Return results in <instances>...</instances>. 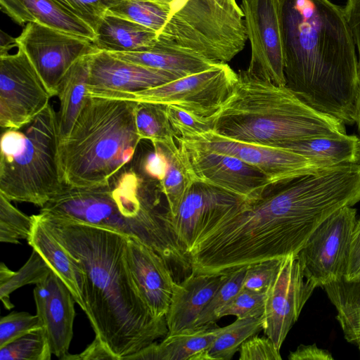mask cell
Segmentation results:
<instances>
[{
	"label": "cell",
	"instance_id": "6da1fadb",
	"mask_svg": "<svg viewBox=\"0 0 360 360\" xmlns=\"http://www.w3.org/2000/svg\"><path fill=\"white\" fill-rule=\"evenodd\" d=\"M38 214L82 268L84 312L96 336L117 360L126 359L168 333L165 316L151 315L134 282L127 256L129 237Z\"/></svg>",
	"mask_w": 360,
	"mask_h": 360
},
{
	"label": "cell",
	"instance_id": "7a4b0ae2",
	"mask_svg": "<svg viewBox=\"0 0 360 360\" xmlns=\"http://www.w3.org/2000/svg\"><path fill=\"white\" fill-rule=\"evenodd\" d=\"M286 86L314 109L356 124L360 75L343 8L329 0H280Z\"/></svg>",
	"mask_w": 360,
	"mask_h": 360
},
{
	"label": "cell",
	"instance_id": "3957f363",
	"mask_svg": "<svg viewBox=\"0 0 360 360\" xmlns=\"http://www.w3.org/2000/svg\"><path fill=\"white\" fill-rule=\"evenodd\" d=\"M233 89L212 117L214 132L237 141L283 147L303 139L347 134L341 120L319 112L290 89L240 70Z\"/></svg>",
	"mask_w": 360,
	"mask_h": 360
},
{
	"label": "cell",
	"instance_id": "277c9868",
	"mask_svg": "<svg viewBox=\"0 0 360 360\" xmlns=\"http://www.w3.org/2000/svg\"><path fill=\"white\" fill-rule=\"evenodd\" d=\"M136 103L86 96L69 135L58 144L64 185L90 187L108 183L132 160L141 141L135 124Z\"/></svg>",
	"mask_w": 360,
	"mask_h": 360
},
{
	"label": "cell",
	"instance_id": "5b68a950",
	"mask_svg": "<svg viewBox=\"0 0 360 360\" xmlns=\"http://www.w3.org/2000/svg\"><path fill=\"white\" fill-rule=\"evenodd\" d=\"M57 112L49 103L20 129H7L1 136L0 193L11 201L40 207L64 188L58 149Z\"/></svg>",
	"mask_w": 360,
	"mask_h": 360
},
{
	"label": "cell",
	"instance_id": "8992f818",
	"mask_svg": "<svg viewBox=\"0 0 360 360\" xmlns=\"http://www.w3.org/2000/svg\"><path fill=\"white\" fill-rule=\"evenodd\" d=\"M250 202L238 195L203 183L194 181L173 214L160 215L168 263L176 258L187 264L186 255L200 234L233 210Z\"/></svg>",
	"mask_w": 360,
	"mask_h": 360
},
{
	"label": "cell",
	"instance_id": "52a82bcc",
	"mask_svg": "<svg viewBox=\"0 0 360 360\" xmlns=\"http://www.w3.org/2000/svg\"><path fill=\"white\" fill-rule=\"evenodd\" d=\"M237 73L218 63L200 72L132 93L105 92L98 97L171 105L201 117H213L230 96Z\"/></svg>",
	"mask_w": 360,
	"mask_h": 360
},
{
	"label": "cell",
	"instance_id": "ba28073f",
	"mask_svg": "<svg viewBox=\"0 0 360 360\" xmlns=\"http://www.w3.org/2000/svg\"><path fill=\"white\" fill-rule=\"evenodd\" d=\"M356 210L343 207L325 219L296 255L304 277L316 287L345 277Z\"/></svg>",
	"mask_w": 360,
	"mask_h": 360
},
{
	"label": "cell",
	"instance_id": "9c48e42d",
	"mask_svg": "<svg viewBox=\"0 0 360 360\" xmlns=\"http://www.w3.org/2000/svg\"><path fill=\"white\" fill-rule=\"evenodd\" d=\"M0 54V126L20 129L49 103L52 96L23 49Z\"/></svg>",
	"mask_w": 360,
	"mask_h": 360
},
{
	"label": "cell",
	"instance_id": "30bf717a",
	"mask_svg": "<svg viewBox=\"0 0 360 360\" xmlns=\"http://www.w3.org/2000/svg\"><path fill=\"white\" fill-rule=\"evenodd\" d=\"M176 141L195 181L224 189L250 202L260 198L271 184L263 173L236 157L195 139Z\"/></svg>",
	"mask_w": 360,
	"mask_h": 360
},
{
	"label": "cell",
	"instance_id": "8fae6325",
	"mask_svg": "<svg viewBox=\"0 0 360 360\" xmlns=\"http://www.w3.org/2000/svg\"><path fill=\"white\" fill-rule=\"evenodd\" d=\"M15 41L52 96H56L60 81L75 62L99 51L90 39L38 22L27 23Z\"/></svg>",
	"mask_w": 360,
	"mask_h": 360
},
{
	"label": "cell",
	"instance_id": "7c38bea8",
	"mask_svg": "<svg viewBox=\"0 0 360 360\" xmlns=\"http://www.w3.org/2000/svg\"><path fill=\"white\" fill-rule=\"evenodd\" d=\"M251 58L246 72L280 86H286L280 21V0H243Z\"/></svg>",
	"mask_w": 360,
	"mask_h": 360
},
{
	"label": "cell",
	"instance_id": "4fadbf2b",
	"mask_svg": "<svg viewBox=\"0 0 360 360\" xmlns=\"http://www.w3.org/2000/svg\"><path fill=\"white\" fill-rule=\"evenodd\" d=\"M316 288L304 277L296 255L282 258L266 290L263 315L264 333L279 350Z\"/></svg>",
	"mask_w": 360,
	"mask_h": 360
},
{
	"label": "cell",
	"instance_id": "5bb4252c",
	"mask_svg": "<svg viewBox=\"0 0 360 360\" xmlns=\"http://www.w3.org/2000/svg\"><path fill=\"white\" fill-rule=\"evenodd\" d=\"M236 157L263 173L273 184L316 173L326 167L289 149L237 141L211 130L190 139Z\"/></svg>",
	"mask_w": 360,
	"mask_h": 360
},
{
	"label": "cell",
	"instance_id": "9a60e30c",
	"mask_svg": "<svg viewBox=\"0 0 360 360\" xmlns=\"http://www.w3.org/2000/svg\"><path fill=\"white\" fill-rule=\"evenodd\" d=\"M178 78L171 72L129 62L99 50L91 56L86 96L136 92Z\"/></svg>",
	"mask_w": 360,
	"mask_h": 360
},
{
	"label": "cell",
	"instance_id": "2e32d148",
	"mask_svg": "<svg viewBox=\"0 0 360 360\" xmlns=\"http://www.w3.org/2000/svg\"><path fill=\"white\" fill-rule=\"evenodd\" d=\"M37 314L53 354L63 359L68 354L73 336L75 298L64 282L52 270L33 290Z\"/></svg>",
	"mask_w": 360,
	"mask_h": 360
},
{
	"label": "cell",
	"instance_id": "e0dca14e",
	"mask_svg": "<svg viewBox=\"0 0 360 360\" xmlns=\"http://www.w3.org/2000/svg\"><path fill=\"white\" fill-rule=\"evenodd\" d=\"M127 256L138 292L151 315L166 316L174 281L168 263L152 248L129 238Z\"/></svg>",
	"mask_w": 360,
	"mask_h": 360
},
{
	"label": "cell",
	"instance_id": "ac0fdd59",
	"mask_svg": "<svg viewBox=\"0 0 360 360\" xmlns=\"http://www.w3.org/2000/svg\"><path fill=\"white\" fill-rule=\"evenodd\" d=\"M227 275L197 274L193 272L180 283L174 281L166 322L168 333L193 328L200 312Z\"/></svg>",
	"mask_w": 360,
	"mask_h": 360
},
{
	"label": "cell",
	"instance_id": "d6986e66",
	"mask_svg": "<svg viewBox=\"0 0 360 360\" xmlns=\"http://www.w3.org/2000/svg\"><path fill=\"white\" fill-rule=\"evenodd\" d=\"M1 10L16 23L38 22L94 41V31L56 0H0Z\"/></svg>",
	"mask_w": 360,
	"mask_h": 360
},
{
	"label": "cell",
	"instance_id": "ffe728a7",
	"mask_svg": "<svg viewBox=\"0 0 360 360\" xmlns=\"http://www.w3.org/2000/svg\"><path fill=\"white\" fill-rule=\"evenodd\" d=\"M33 226L28 244L48 263L72 292L75 302L85 311L82 290L84 273L78 262L59 243L41 220L32 215Z\"/></svg>",
	"mask_w": 360,
	"mask_h": 360
},
{
	"label": "cell",
	"instance_id": "44dd1931",
	"mask_svg": "<svg viewBox=\"0 0 360 360\" xmlns=\"http://www.w3.org/2000/svg\"><path fill=\"white\" fill-rule=\"evenodd\" d=\"M219 330L214 323L167 333L160 343L154 342L126 359L198 360Z\"/></svg>",
	"mask_w": 360,
	"mask_h": 360
},
{
	"label": "cell",
	"instance_id": "7402d4cb",
	"mask_svg": "<svg viewBox=\"0 0 360 360\" xmlns=\"http://www.w3.org/2000/svg\"><path fill=\"white\" fill-rule=\"evenodd\" d=\"M94 44L109 53L148 50L157 41V33L137 22L107 13L99 22Z\"/></svg>",
	"mask_w": 360,
	"mask_h": 360
},
{
	"label": "cell",
	"instance_id": "603a6c76",
	"mask_svg": "<svg viewBox=\"0 0 360 360\" xmlns=\"http://www.w3.org/2000/svg\"><path fill=\"white\" fill-rule=\"evenodd\" d=\"M91 56H84L75 62L58 86L59 141L69 135L85 100Z\"/></svg>",
	"mask_w": 360,
	"mask_h": 360
},
{
	"label": "cell",
	"instance_id": "cb8c5ba5",
	"mask_svg": "<svg viewBox=\"0 0 360 360\" xmlns=\"http://www.w3.org/2000/svg\"><path fill=\"white\" fill-rule=\"evenodd\" d=\"M110 53L129 62L171 72L179 78L202 72L219 63L195 54L165 47L157 42L143 51Z\"/></svg>",
	"mask_w": 360,
	"mask_h": 360
},
{
	"label": "cell",
	"instance_id": "d4e9b609",
	"mask_svg": "<svg viewBox=\"0 0 360 360\" xmlns=\"http://www.w3.org/2000/svg\"><path fill=\"white\" fill-rule=\"evenodd\" d=\"M322 288L336 309L345 338L360 352V274L349 279L342 277Z\"/></svg>",
	"mask_w": 360,
	"mask_h": 360
},
{
	"label": "cell",
	"instance_id": "484cf974",
	"mask_svg": "<svg viewBox=\"0 0 360 360\" xmlns=\"http://www.w3.org/2000/svg\"><path fill=\"white\" fill-rule=\"evenodd\" d=\"M359 137L345 134L314 137L290 143L285 148L326 167L354 163Z\"/></svg>",
	"mask_w": 360,
	"mask_h": 360
},
{
	"label": "cell",
	"instance_id": "4316f807",
	"mask_svg": "<svg viewBox=\"0 0 360 360\" xmlns=\"http://www.w3.org/2000/svg\"><path fill=\"white\" fill-rule=\"evenodd\" d=\"M264 328V316L237 318L232 323L220 328L219 333L199 360H231L242 344L257 335Z\"/></svg>",
	"mask_w": 360,
	"mask_h": 360
},
{
	"label": "cell",
	"instance_id": "83f0119b",
	"mask_svg": "<svg viewBox=\"0 0 360 360\" xmlns=\"http://www.w3.org/2000/svg\"><path fill=\"white\" fill-rule=\"evenodd\" d=\"M165 107L159 103L137 102L135 124L141 140L172 148L177 146V137L167 117Z\"/></svg>",
	"mask_w": 360,
	"mask_h": 360
},
{
	"label": "cell",
	"instance_id": "f1b7e54d",
	"mask_svg": "<svg viewBox=\"0 0 360 360\" xmlns=\"http://www.w3.org/2000/svg\"><path fill=\"white\" fill-rule=\"evenodd\" d=\"M162 148L167 156L169 167L165 177L158 182V187L167 201L166 212L173 214L195 181L179 145L172 148Z\"/></svg>",
	"mask_w": 360,
	"mask_h": 360
},
{
	"label": "cell",
	"instance_id": "f546056e",
	"mask_svg": "<svg viewBox=\"0 0 360 360\" xmlns=\"http://www.w3.org/2000/svg\"><path fill=\"white\" fill-rule=\"evenodd\" d=\"M52 271L48 263L33 250L26 263L17 271L9 269L3 262L0 264V298L7 309L13 307L11 294L27 284H37Z\"/></svg>",
	"mask_w": 360,
	"mask_h": 360
},
{
	"label": "cell",
	"instance_id": "4dcf8cb0",
	"mask_svg": "<svg viewBox=\"0 0 360 360\" xmlns=\"http://www.w3.org/2000/svg\"><path fill=\"white\" fill-rule=\"evenodd\" d=\"M52 354L42 327L0 347V360H50Z\"/></svg>",
	"mask_w": 360,
	"mask_h": 360
},
{
	"label": "cell",
	"instance_id": "1f68e13d",
	"mask_svg": "<svg viewBox=\"0 0 360 360\" xmlns=\"http://www.w3.org/2000/svg\"><path fill=\"white\" fill-rule=\"evenodd\" d=\"M32 226V216L22 212L0 193V241L17 244L21 239L27 240Z\"/></svg>",
	"mask_w": 360,
	"mask_h": 360
},
{
	"label": "cell",
	"instance_id": "d6a6232c",
	"mask_svg": "<svg viewBox=\"0 0 360 360\" xmlns=\"http://www.w3.org/2000/svg\"><path fill=\"white\" fill-rule=\"evenodd\" d=\"M247 267L237 269L229 274L197 318L193 328L216 323L217 312L243 288Z\"/></svg>",
	"mask_w": 360,
	"mask_h": 360
},
{
	"label": "cell",
	"instance_id": "836d02e7",
	"mask_svg": "<svg viewBox=\"0 0 360 360\" xmlns=\"http://www.w3.org/2000/svg\"><path fill=\"white\" fill-rule=\"evenodd\" d=\"M266 297V291L255 292L243 288L217 312V319L226 316H235L237 318L262 316Z\"/></svg>",
	"mask_w": 360,
	"mask_h": 360
},
{
	"label": "cell",
	"instance_id": "e575fe53",
	"mask_svg": "<svg viewBox=\"0 0 360 360\" xmlns=\"http://www.w3.org/2000/svg\"><path fill=\"white\" fill-rule=\"evenodd\" d=\"M95 32L108 12L122 0H56Z\"/></svg>",
	"mask_w": 360,
	"mask_h": 360
},
{
	"label": "cell",
	"instance_id": "d590c367",
	"mask_svg": "<svg viewBox=\"0 0 360 360\" xmlns=\"http://www.w3.org/2000/svg\"><path fill=\"white\" fill-rule=\"evenodd\" d=\"M165 106L167 117L177 139H190L212 130V117H201L174 106Z\"/></svg>",
	"mask_w": 360,
	"mask_h": 360
},
{
	"label": "cell",
	"instance_id": "8d00e7d4",
	"mask_svg": "<svg viewBox=\"0 0 360 360\" xmlns=\"http://www.w3.org/2000/svg\"><path fill=\"white\" fill-rule=\"evenodd\" d=\"M42 327L37 316L25 311H13L0 319V347L15 339Z\"/></svg>",
	"mask_w": 360,
	"mask_h": 360
},
{
	"label": "cell",
	"instance_id": "74e56055",
	"mask_svg": "<svg viewBox=\"0 0 360 360\" xmlns=\"http://www.w3.org/2000/svg\"><path fill=\"white\" fill-rule=\"evenodd\" d=\"M281 259H270L247 266L243 288L266 292L278 271Z\"/></svg>",
	"mask_w": 360,
	"mask_h": 360
},
{
	"label": "cell",
	"instance_id": "f35d334b",
	"mask_svg": "<svg viewBox=\"0 0 360 360\" xmlns=\"http://www.w3.org/2000/svg\"><path fill=\"white\" fill-rule=\"evenodd\" d=\"M240 360H281L280 350L269 337L257 335L246 340L239 349Z\"/></svg>",
	"mask_w": 360,
	"mask_h": 360
},
{
	"label": "cell",
	"instance_id": "ab89813d",
	"mask_svg": "<svg viewBox=\"0 0 360 360\" xmlns=\"http://www.w3.org/2000/svg\"><path fill=\"white\" fill-rule=\"evenodd\" d=\"M154 150L148 153L142 161V170L150 179L158 182L166 176L169 164L167 156L160 145H153Z\"/></svg>",
	"mask_w": 360,
	"mask_h": 360
},
{
	"label": "cell",
	"instance_id": "60d3db41",
	"mask_svg": "<svg viewBox=\"0 0 360 360\" xmlns=\"http://www.w3.org/2000/svg\"><path fill=\"white\" fill-rule=\"evenodd\" d=\"M343 11L356 46L360 75V0H347Z\"/></svg>",
	"mask_w": 360,
	"mask_h": 360
},
{
	"label": "cell",
	"instance_id": "b9f144b4",
	"mask_svg": "<svg viewBox=\"0 0 360 360\" xmlns=\"http://www.w3.org/2000/svg\"><path fill=\"white\" fill-rule=\"evenodd\" d=\"M64 360H91V359H112L117 360L101 340L96 336L94 341L81 353L77 354H67Z\"/></svg>",
	"mask_w": 360,
	"mask_h": 360
},
{
	"label": "cell",
	"instance_id": "7bdbcfd3",
	"mask_svg": "<svg viewBox=\"0 0 360 360\" xmlns=\"http://www.w3.org/2000/svg\"><path fill=\"white\" fill-rule=\"evenodd\" d=\"M360 274V218L356 220L350 242L347 270L345 278H352Z\"/></svg>",
	"mask_w": 360,
	"mask_h": 360
},
{
	"label": "cell",
	"instance_id": "ee69618b",
	"mask_svg": "<svg viewBox=\"0 0 360 360\" xmlns=\"http://www.w3.org/2000/svg\"><path fill=\"white\" fill-rule=\"evenodd\" d=\"M290 360H331V354L326 349H320L316 344L304 345H300L297 348L291 352L288 356Z\"/></svg>",
	"mask_w": 360,
	"mask_h": 360
},
{
	"label": "cell",
	"instance_id": "f6af8a7d",
	"mask_svg": "<svg viewBox=\"0 0 360 360\" xmlns=\"http://www.w3.org/2000/svg\"><path fill=\"white\" fill-rule=\"evenodd\" d=\"M223 9L233 15L243 18V13L236 0H214Z\"/></svg>",
	"mask_w": 360,
	"mask_h": 360
},
{
	"label": "cell",
	"instance_id": "bcb514c9",
	"mask_svg": "<svg viewBox=\"0 0 360 360\" xmlns=\"http://www.w3.org/2000/svg\"><path fill=\"white\" fill-rule=\"evenodd\" d=\"M13 46H17L15 38H13L3 31L1 32V53H8V50ZM0 53V54H1Z\"/></svg>",
	"mask_w": 360,
	"mask_h": 360
},
{
	"label": "cell",
	"instance_id": "7dc6e473",
	"mask_svg": "<svg viewBox=\"0 0 360 360\" xmlns=\"http://www.w3.org/2000/svg\"><path fill=\"white\" fill-rule=\"evenodd\" d=\"M356 124L357 125L358 131L360 134V91L359 94L357 103H356Z\"/></svg>",
	"mask_w": 360,
	"mask_h": 360
},
{
	"label": "cell",
	"instance_id": "c3c4849f",
	"mask_svg": "<svg viewBox=\"0 0 360 360\" xmlns=\"http://www.w3.org/2000/svg\"><path fill=\"white\" fill-rule=\"evenodd\" d=\"M354 163L360 165V138L359 139L357 143Z\"/></svg>",
	"mask_w": 360,
	"mask_h": 360
},
{
	"label": "cell",
	"instance_id": "681fc988",
	"mask_svg": "<svg viewBox=\"0 0 360 360\" xmlns=\"http://www.w3.org/2000/svg\"><path fill=\"white\" fill-rule=\"evenodd\" d=\"M162 1H167V2H170V1H172L173 0H162Z\"/></svg>",
	"mask_w": 360,
	"mask_h": 360
}]
</instances>
